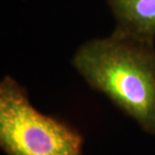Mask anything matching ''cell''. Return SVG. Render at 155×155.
<instances>
[{
	"instance_id": "cell-2",
	"label": "cell",
	"mask_w": 155,
	"mask_h": 155,
	"mask_svg": "<svg viewBox=\"0 0 155 155\" xmlns=\"http://www.w3.org/2000/svg\"><path fill=\"white\" fill-rule=\"evenodd\" d=\"M0 146L6 155H83L80 133L36 110L10 76L0 83Z\"/></svg>"
},
{
	"instance_id": "cell-3",
	"label": "cell",
	"mask_w": 155,
	"mask_h": 155,
	"mask_svg": "<svg viewBox=\"0 0 155 155\" xmlns=\"http://www.w3.org/2000/svg\"><path fill=\"white\" fill-rule=\"evenodd\" d=\"M114 30L155 40V0H107Z\"/></svg>"
},
{
	"instance_id": "cell-1",
	"label": "cell",
	"mask_w": 155,
	"mask_h": 155,
	"mask_svg": "<svg viewBox=\"0 0 155 155\" xmlns=\"http://www.w3.org/2000/svg\"><path fill=\"white\" fill-rule=\"evenodd\" d=\"M72 64L92 89L155 136V40L113 30L83 42Z\"/></svg>"
}]
</instances>
